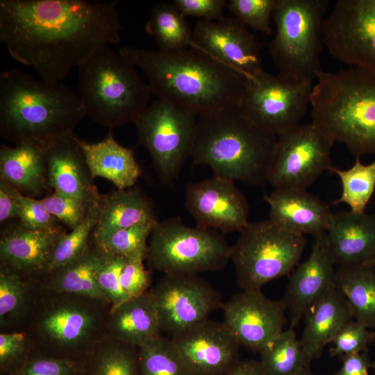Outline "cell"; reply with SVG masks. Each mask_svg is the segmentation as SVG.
I'll return each mask as SVG.
<instances>
[{
    "instance_id": "obj_1",
    "label": "cell",
    "mask_w": 375,
    "mask_h": 375,
    "mask_svg": "<svg viewBox=\"0 0 375 375\" xmlns=\"http://www.w3.org/2000/svg\"><path fill=\"white\" fill-rule=\"evenodd\" d=\"M117 1L1 0L0 41L41 80L60 83L99 49L121 41Z\"/></svg>"
},
{
    "instance_id": "obj_2",
    "label": "cell",
    "mask_w": 375,
    "mask_h": 375,
    "mask_svg": "<svg viewBox=\"0 0 375 375\" xmlns=\"http://www.w3.org/2000/svg\"><path fill=\"white\" fill-rule=\"evenodd\" d=\"M119 53L144 72L157 99L198 115L238 106L246 88L241 74L191 48L166 53L123 46Z\"/></svg>"
},
{
    "instance_id": "obj_3",
    "label": "cell",
    "mask_w": 375,
    "mask_h": 375,
    "mask_svg": "<svg viewBox=\"0 0 375 375\" xmlns=\"http://www.w3.org/2000/svg\"><path fill=\"white\" fill-rule=\"evenodd\" d=\"M86 115L78 93L61 83L38 81L17 69L0 75V133L43 149L72 135Z\"/></svg>"
},
{
    "instance_id": "obj_4",
    "label": "cell",
    "mask_w": 375,
    "mask_h": 375,
    "mask_svg": "<svg viewBox=\"0 0 375 375\" xmlns=\"http://www.w3.org/2000/svg\"><path fill=\"white\" fill-rule=\"evenodd\" d=\"M198 116L190 156L194 165L250 185L267 182L276 135L255 124L238 106Z\"/></svg>"
},
{
    "instance_id": "obj_5",
    "label": "cell",
    "mask_w": 375,
    "mask_h": 375,
    "mask_svg": "<svg viewBox=\"0 0 375 375\" xmlns=\"http://www.w3.org/2000/svg\"><path fill=\"white\" fill-rule=\"evenodd\" d=\"M315 78L312 122L356 157L375 155V74L351 67Z\"/></svg>"
},
{
    "instance_id": "obj_6",
    "label": "cell",
    "mask_w": 375,
    "mask_h": 375,
    "mask_svg": "<svg viewBox=\"0 0 375 375\" xmlns=\"http://www.w3.org/2000/svg\"><path fill=\"white\" fill-rule=\"evenodd\" d=\"M78 70V94L86 115L95 123L109 129L134 124L148 106V83L108 45L96 51Z\"/></svg>"
},
{
    "instance_id": "obj_7",
    "label": "cell",
    "mask_w": 375,
    "mask_h": 375,
    "mask_svg": "<svg viewBox=\"0 0 375 375\" xmlns=\"http://www.w3.org/2000/svg\"><path fill=\"white\" fill-rule=\"evenodd\" d=\"M328 6L327 0H278L269 51L278 73L312 80L322 70L319 54Z\"/></svg>"
},
{
    "instance_id": "obj_8",
    "label": "cell",
    "mask_w": 375,
    "mask_h": 375,
    "mask_svg": "<svg viewBox=\"0 0 375 375\" xmlns=\"http://www.w3.org/2000/svg\"><path fill=\"white\" fill-rule=\"evenodd\" d=\"M231 253V247L222 233L191 227L172 217L154 226L145 260L151 269L164 274H199L223 269Z\"/></svg>"
},
{
    "instance_id": "obj_9",
    "label": "cell",
    "mask_w": 375,
    "mask_h": 375,
    "mask_svg": "<svg viewBox=\"0 0 375 375\" xmlns=\"http://www.w3.org/2000/svg\"><path fill=\"white\" fill-rule=\"evenodd\" d=\"M306 245L305 236L290 232L269 219L249 223L231 247V259L242 290H260L290 274Z\"/></svg>"
},
{
    "instance_id": "obj_10",
    "label": "cell",
    "mask_w": 375,
    "mask_h": 375,
    "mask_svg": "<svg viewBox=\"0 0 375 375\" xmlns=\"http://www.w3.org/2000/svg\"><path fill=\"white\" fill-rule=\"evenodd\" d=\"M198 115L156 99L134 122L139 144L149 151L160 182L172 183L190 158Z\"/></svg>"
},
{
    "instance_id": "obj_11",
    "label": "cell",
    "mask_w": 375,
    "mask_h": 375,
    "mask_svg": "<svg viewBox=\"0 0 375 375\" xmlns=\"http://www.w3.org/2000/svg\"><path fill=\"white\" fill-rule=\"evenodd\" d=\"M312 83L263 70L247 78L238 106L255 124L278 136L300 124L310 103Z\"/></svg>"
},
{
    "instance_id": "obj_12",
    "label": "cell",
    "mask_w": 375,
    "mask_h": 375,
    "mask_svg": "<svg viewBox=\"0 0 375 375\" xmlns=\"http://www.w3.org/2000/svg\"><path fill=\"white\" fill-rule=\"evenodd\" d=\"M332 138L313 122L277 136L267 182L274 189H307L331 165Z\"/></svg>"
},
{
    "instance_id": "obj_13",
    "label": "cell",
    "mask_w": 375,
    "mask_h": 375,
    "mask_svg": "<svg viewBox=\"0 0 375 375\" xmlns=\"http://www.w3.org/2000/svg\"><path fill=\"white\" fill-rule=\"evenodd\" d=\"M161 328L174 337L222 308L220 293L198 274H165L149 290Z\"/></svg>"
},
{
    "instance_id": "obj_14",
    "label": "cell",
    "mask_w": 375,
    "mask_h": 375,
    "mask_svg": "<svg viewBox=\"0 0 375 375\" xmlns=\"http://www.w3.org/2000/svg\"><path fill=\"white\" fill-rule=\"evenodd\" d=\"M324 45L341 62L375 74V0H339L323 22Z\"/></svg>"
},
{
    "instance_id": "obj_15",
    "label": "cell",
    "mask_w": 375,
    "mask_h": 375,
    "mask_svg": "<svg viewBox=\"0 0 375 375\" xmlns=\"http://www.w3.org/2000/svg\"><path fill=\"white\" fill-rule=\"evenodd\" d=\"M224 324L240 346L260 353L283 331V299L272 300L261 290H242L222 303Z\"/></svg>"
},
{
    "instance_id": "obj_16",
    "label": "cell",
    "mask_w": 375,
    "mask_h": 375,
    "mask_svg": "<svg viewBox=\"0 0 375 375\" xmlns=\"http://www.w3.org/2000/svg\"><path fill=\"white\" fill-rule=\"evenodd\" d=\"M191 49L237 71L246 78L264 69L262 43L235 17L199 19L192 28Z\"/></svg>"
},
{
    "instance_id": "obj_17",
    "label": "cell",
    "mask_w": 375,
    "mask_h": 375,
    "mask_svg": "<svg viewBox=\"0 0 375 375\" xmlns=\"http://www.w3.org/2000/svg\"><path fill=\"white\" fill-rule=\"evenodd\" d=\"M185 205L196 226L222 234L240 233L249 223L243 193L233 181L215 174L187 185Z\"/></svg>"
},
{
    "instance_id": "obj_18",
    "label": "cell",
    "mask_w": 375,
    "mask_h": 375,
    "mask_svg": "<svg viewBox=\"0 0 375 375\" xmlns=\"http://www.w3.org/2000/svg\"><path fill=\"white\" fill-rule=\"evenodd\" d=\"M170 338L192 375H224L240 361V345L223 322L207 318Z\"/></svg>"
},
{
    "instance_id": "obj_19",
    "label": "cell",
    "mask_w": 375,
    "mask_h": 375,
    "mask_svg": "<svg viewBox=\"0 0 375 375\" xmlns=\"http://www.w3.org/2000/svg\"><path fill=\"white\" fill-rule=\"evenodd\" d=\"M307 259L290 274L283 298L290 315V327L294 328L307 309L328 290L335 286V262L326 233L314 238Z\"/></svg>"
},
{
    "instance_id": "obj_20",
    "label": "cell",
    "mask_w": 375,
    "mask_h": 375,
    "mask_svg": "<svg viewBox=\"0 0 375 375\" xmlns=\"http://www.w3.org/2000/svg\"><path fill=\"white\" fill-rule=\"evenodd\" d=\"M45 155L49 186L87 210L97 203L100 194L74 135L56 142L45 150Z\"/></svg>"
},
{
    "instance_id": "obj_21",
    "label": "cell",
    "mask_w": 375,
    "mask_h": 375,
    "mask_svg": "<svg viewBox=\"0 0 375 375\" xmlns=\"http://www.w3.org/2000/svg\"><path fill=\"white\" fill-rule=\"evenodd\" d=\"M66 233L62 226L49 229H33L19 222L8 225L1 235V267L19 275L21 273H47L54 248Z\"/></svg>"
},
{
    "instance_id": "obj_22",
    "label": "cell",
    "mask_w": 375,
    "mask_h": 375,
    "mask_svg": "<svg viewBox=\"0 0 375 375\" xmlns=\"http://www.w3.org/2000/svg\"><path fill=\"white\" fill-rule=\"evenodd\" d=\"M263 199L269 206V219L290 232L315 238L329 228L333 213L329 206L306 189H274Z\"/></svg>"
},
{
    "instance_id": "obj_23",
    "label": "cell",
    "mask_w": 375,
    "mask_h": 375,
    "mask_svg": "<svg viewBox=\"0 0 375 375\" xmlns=\"http://www.w3.org/2000/svg\"><path fill=\"white\" fill-rule=\"evenodd\" d=\"M326 234L338 267L365 265L375 257V214L332 213Z\"/></svg>"
},
{
    "instance_id": "obj_24",
    "label": "cell",
    "mask_w": 375,
    "mask_h": 375,
    "mask_svg": "<svg viewBox=\"0 0 375 375\" xmlns=\"http://www.w3.org/2000/svg\"><path fill=\"white\" fill-rule=\"evenodd\" d=\"M300 344L307 362L318 358L340 328L353 319L345 297L335 286L312 303L304 315Z\"/></svg>"
},
{
    "instance_id": "obj_25",
    "label": "cell",
    "mask_w": 375,
    "mask_h": 375,
    "mask_svg": "<svg viewBox=\"0 0 375 375\" xmlns=\"http://www.w3.org/2000/svg\"><path fill=\"white\" fill-rule=\"evenodd\" d=\"M97 206L98 219L92 236L97 243L117 231L158 221L151 201L136 187L100 194Z\"/></svg>"
},
{
    "instance_id": "obj_26",
    "label": "cell",
    "mask_w": 375,
    "mask_h": 375,
    "mask_svg": "<svg viewBox=\"0 0 375 375\" xmlns=\"http://www.w3.org/2000/svg\"><path fill=\"white\" fill-rule=\"evenodd\" d=\"M78 142L93 178H106L118 190L134 187L141 174L140 165L133 151L115 140L112 129L99 142L90 143L79 139Z\"/></svg>"
},
{
    "instance_id": "obj_27",
    "label": "cell",
    "mask_w": 375,
    "mask_h": 375,
    "mask_svg": "<svg viewBox=\"0 0 375 375\" xmlns=\"http://www.w3.org/2000/svg\"><path fill=\"white\" fill-rule=\"evenodd\" d=\"M0 178L25 196L42 195L48 185L45 150L31 143L1 145Z\"/></svg>"
},
{
    "instance_id": "obj_28",
    "label": "cell",
    "mask_w": 375,
    "mask_h": 375,
    "mask_svg": "<svg viewBox=\"0 0 375 375\" xmlns=\"http://www.w3.org/2000/svg\"><path fill=\"white\" fill-rule=\"evenodd\" d=\"M110 329L115 340L137 348L160 335V322L149 291L110 310Z\"/></svg>"
},
{
    "instance_id": "obj_29",
    "label": "cell",
    "mask_w": 375,
    "mask_h": 375,
    "mask_svg": "<svg viewBox=\"0 0 375 375\" xmlns=\"http://www.w3.org/2000/svg\"><path fill=\"white\" fill-rule=\"evenodd\" d=\"M97 322L95 314L88 308L67 302L46 311L40 319V328L56 346L70 349L91 335Z\"/></svg>"
},
{
    "instance_id": "obj_30",
    "label": "cell",
    "mask_w": 375,
    "mask_h": 375,
    "mask_svg": "<svg viewBox=\"0 0 375 375\" xmlns=\"http://www.w3.org/2000/svg\"><path fill=\"white\" fill-rule=\"evenodd\" d=\"M107 254L91 238L85 251L74 261L49 274L51 285L57 292L106 300L97 282V274L106 261Z\"/></svg>"
},
{
    "instance_id": "obj_31",
    "label": "cell",
    "mask_w": 375,
    "mask_h": 375,
    "mask_svg": "<svg viewBox=\"0 0 375 375\" xmlns=\"http://www.w3.org/2000/svg\"><path fill=\"white\" fill-rule=\"evenodd\" d=\"M335 282L349 303L353 319L375 329V267L367 265L339 266L335 269Z\"/></svg>"
},
{
    "instance_id": "obj_32",
    "label": "cell",
    "mask_w": 375,
    "mask_h": 375,
    "mask_svg": "<svg viewBox=\"0 0 375 375\" xmlns=\"http://www.w3.org/2000/svg\"><path fill=\"white\" fill-rule=\"evenodd\" d=\"M185 17L172 2H159L152 7L144 29L159 51L171 53L192 47V29Z\"/></svg>"
},
{
    "instance_id": "obj_33",
    "label": "cell",
    "mask_w": 375,
    "mask_h": 375,
    "mask_svg": "<svg viewBox=\"0 0 375 375\" xmlns=\"http://www.w3.org/2000/svg\"><path fill=\"white\" fill-rule=\"evenodd\" d=\"M328 171L339 177L342 185L340 198L332 203H345L353 212H365L375 190V159L369 164H363L356 157L350 168L344 170L331 166Z\"/></svg>"
},
{
    "instance_id": "obj_34",
    "label": "cell",
    "mask_w": 375,
    "mask_h": 375,
    "mask_svg": "<svg viewBox=\"0 0 375 375\" xmlns=\"http://www.w3.org/2000/svg\"><path fill=\"white\" fill-rule=\"evenodd\" d=\"M260 354V362L267 375H296L310 367L300 340L290 327L283 331Z\"/></svg>"
},
{
    "instance_id": "obj_35",
    "label": "cell",
    "mask_w": 375,
    "mask_h": 375,
    "mask_svg": "<svg viewBox=\"0 0 375 375\" xmlns=\"http://www.w3.org/2000/svg\"><path fill=\"white\" fill-rule=\"evenodd\" d=\"M85 375H140L138 348L115 340L85 360Z\"/></svg>"
},
{
    "instance_id": "obj_36",
    "label": "cell",
    "mask_w": 375,
    "mask_h": 375,
    "mask_svg": "<svg viewBox=\"0 0 375 375\" xmlns=\"http://www.w3.org/2000/svg\"><path fill=\"white\" fill-rule=\"evenodd\" d=\"M140 375H192L170 338L161 334L138 348Z\"/></svg>"
},
{
    "instance_id": "obj_37",
    "label": "cell",
    "mask_w": 375,
    "mask_h": 375,
    "mask_svg": "<svg viewBox=\"0 0 375 375\" xmlns=\"http://www.w3.org/2000/svg\"><path fill=\"white\" fill-rule=\"evenodd\" d=\"M98 219L97 203L90 207L84 221L58 241L52 253L47 274H50L76 260L88 249Z\"/></svg>"
},
{
    "instance_id": "obj_38",
    "label": "cell",
    "mask_w": 375,
    "mask_h": 375,
    "mask_svg": "<svg viewBox=\"0 0 375 375\" xmlns=\"http://www.w3.org/2000/svg\"><path fill=\"white\" fill-rule=\"evenodd\" d=\"M158 222H147L117 231L101 243H98L108 255H116L128 260L146 259L147 240Z\"/></svg>"
},
{
    "instance_id": "obj_39",
    "label": "cell",
    "mask_w": 375,
    "mask_h": 375,
    "mask_svg": "<svg viewBox=\"0 0 375 375\" xmlns=\"http://www.w3.org/2000/svg\"><path fill=\"white\" fill-rule=\"evenodd\" d=\"M278 0H229L228 10L246 26L271 35L272 14Z\"/></svg>"
},
{
    "instance_id": "obj_40",
    "label": "cell",
    "mask_w": 375,
    "mask_h": 375,
    "mask_svg": "<svg viewBox=\"0 0 375 375\" xmlns=\"http://www.w3.org/2000/svg\"><path fill=\"white\" fill-rule=\"evenodd\" d=\"M10 375H85V361L54 356H29Z\"/></svg>"
},
{
    "instance_id": "obj_41",
    "label": "cell",
    "mask_w": 375,
    "mask_h": 375,
    "mask_svg": "<svg viewBox=\"0 0 375 375\" xmlns=\"http://www.w3.org/2000/svg\"><path fill=\"white\" fill-rule=\"evenodd\" d=\"M374 339V332L353 319L345 323L334 337L330 354L342 357L367 351Z\"/></svg>"
},
{
    "instance_id": "obj_42",
    "label": "cell",
    "mask_w": 375,
    "mask_h": 375,
    "mask_svg": "<svg viewBox=\"0 0 375 375\" xmlns=\"http://www.w3.org/2000/svg\"><path fill=\"white\" fill-rule=\"evenodd\" d=\"M26 296V284L21 276L4 267L0 271V318L15 316L22 310Z\"/></svg>"
},
{
    "instance_id": "obj_43",
    "label": "cell",
    "mask_w": 375,
    "mask_h": 375,
    "mask_svg": "<svg viewBox=\"0 0 375 375\" xmlns=\"http://www.w3.org/2000/svg\"><path fill=\"white\" fill-rule=\"evenodd\" d=\"M128 259L124 257L108 255L99 269L96 279L99 288L113 309L128 299L119 283L122 269Z\"/></svg>"
},
{
    "instance_id": "obj_44",
    "label": "cell",
    "mask_w": 375,
    "mask_h": 375,
    "mask_svg": "<svg viewBox=\"0 0 375 375\" xmlns=\"http://www.w3.org/2000/svg\"><path fill=\"white\" fill-rule=\"evenodd\" d=\"M40 199L50 214L72 230L86 217L88 210L79 202L58 192Z\"/></svg>"
},
{
    "instance_id": "obj_45",
    "label": "cell",
    "mask_w": 375,
    "mask_h": 375,
    "mask_svg": "<svg viewBox=\"0 0 375 375\" xmlns=\"http://www.w3.org/2000/svg\"><path fill=\"white\" fill-rule=\"evenodd\" d=\"M19 222L33 229H49L60 227L61 223L45 208L41 199L18 194Z\"/></svg>"
},
{
    "instance_id": "obj_46",
    "label": "cell",
    "mask_w": 375,
    "mask_h": 375,
    "mask_svg": "<svg viewBox=\"0 0 375 375\" xmlns=\"http://www.w3.org/2000/svg\"><path fill=\"white\" fill-rule=\"evenodd\" d=\"M29 356L26 350V338L20 333L0 335V370L4 375L16 372Z\"/></svg>"
},
{
    "instance_id": "obj_47",
    "label": "cell",
    "mask_w": 375,
    "mask_h": 375,
    "mask_svg": "<svg viewBox=\"0 0 375 375\" xmlns=\"http://www.w3.org/2000/svg\"><path fill=\"white\" fill-rule=\"evenodd\" d=\"M151 281V272L142 260H128L119 277L121 287L129 299L147 292Z\"/></svg>"
},
{
    "instance_id": "obj_48",
    "label": "cell",
    "mask_w": 375,
    "mask_h": 375,
    "mask_svg": "<svg viewBox=\"0 0 375 375\" xmlns=\"http://www.w3.org/2000/svg\"><path fill=\"white\" fill-rule=\"evenodd\" d=\"M172 3L185 16L215 21L223 17L225 0H173Z\"/></svg>"
},
{
    "instance_id": "obj_49",
    "label": "cell",
    "mask_w": 375,
    "mask_h": 375,
    "mask_svg": "<svg viewBox=\"0 0 375 375\" xmlns=\"http://www.w3.org/2000/svg\"><path fill=\"white\" fill-rule=\"evenodd\" d=\"M19 192L9 183L0 178V222L18 219Z\"/></svg>"
},
{
    "instance_id": "obj_50",
    "label": "cell",
    "mask_w": 375,
    "mask_h": 375,
    "mask_svg": "<svg viewBox=\"0 0 375 375\" xmlns=\"http://www.w3.org/2000/svg\"><path fill=\"white\" fill-rule=\"evenodd\" d=\"M342 362L340 369L331 375H369L372 363L368 350L342 356Z\"/></svg>"
},
{
    "instance_id": "obj_51",
    "label": "cell",
    "mask_w": 375,
    "mask_h": 375,
    "mask_svg": "<svg viewBox=\"0 0 375 375\" xmlns=\"http://www.w3.org/2000/svg\"><path fill=\"white\" fill-rule=\"evenodd\" d=\"M224 375H267L260 361L254 360H240L229 372Z\"/></svg>"
},
{
    "instance_id": "obj_52",
    "label": "cell",
    "mask_w": 375,
    "mask_h": 375,
    "mask_svg": "<svg viewBox=\"0 0 375 375\" xmlns=\"http://www.w3.org/2000/svg\"><path fill=\"white\" fill-rule=\"evenodd\" d=\"M296 375H315L314 374L310 369V367H305L302 370H301L299 373H297Z\"/></svg>"
},
{
    "instance_id": "obj_53",
    "label": "cell",
    "mask_w": 375,
    "mask_h": 375,
    "mask_svg": "<svg viewBox=\"0 0 375 375\" xmlns=\"http://www.w3.org/2000/svg\"><path fill=\"white\" fill-rule=\"evenodd\" d=\"M365 265H370L375 267V257Z\"/></svg>"
},
{
    "instance_id": "obj_54",
    "label": "cell",
    "mask_w": 375,
    "mask_h": 375,
    "mask_svg": "<svg viewBox=\"0 0 375 375\" xmlns=\"http://www.w3.org/2000/svg\"><path fill=\"white\" fill-rule=\"evenodd\" d=\"M372 367L374 369V375H375V360H374V362L372 364Z\"/></svg>"
}]
</instances>
